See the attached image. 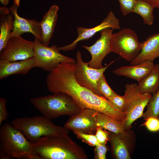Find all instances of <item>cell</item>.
Segmentation results:
<instances>
[{
    "mask_svg": "<svg viewBox=\"0 0 159 159\" xmlns=\"http://www.w3.org/2000/svg\"><path fill=\"white\" fill-rule=\"evenodd\" d=\"M75 63H61L49 72L46 81L49 91L53 94H68L82 109H90L107 115L110 114L113 108L108 100L77 82L74 74Z\"/></svg>",
    "mask_w": 159,
    "mask_h": 159,
    "instance_id": "1",
    "label": "cell"
},
{
    "mask_svg": "<svg viewBox=\"0 0 159 159\" xmlns=\"http://www.w3.org/2000/svg\"><path fill=\"white\" fill-rule=\"evenodd\" d=\"M32 143L28 159H88L83 149L68 134L44 136Z\"/></svg>",
    "mask_w": 159,
    "mask_h": 159,
    "instance_id": "2",
    "label": "cell"
},
{
    "mask_svg": "<svg viewBox=\"0 0 159 159\" xmlns=\"http://www.w3.org/2000/svg\"><path fill=\"white\" fill-rule=\"evenodd\" d=\"M30 102L43 116L50 119L74 115L82 109L70 96L62 92L31 98Z\"/></svg>",
    "mask_w": 159,
    "mask_h": 159,
    "instance_id": "3",
    "label": "cell"
},
{
    "mask_svg": "<svg viewBox=\"0 0 159 159\" xmlns=\"http://www.w3.org/2000/svg\"><path fill=\"white\" fill-rule=\"evenodd\" d=\"M32 145L22 132L11 123H6L1 126L0 159L28 158Z\"/></svg>",
    "mask_w": 159,
    "mask_h": 159,
    "instance_id": "4",
    "label": "cell"
},
{
    "mask_svg": "<svg viewBox=\"0 0 159 159\" xmlns=\"http://www.w3.org/2000/svg\"><path fill=\"white\" fill-rule=\"evenodd\" d=\"M11 123L20 130L32 143L47 136L68 134L69 130L64 127L57 125L44 116L23 117L16 118Z\"/></svg>",
    "mask_w": 159,
    "mask_h": 159,
    "instance_id": "5",
    "label": "cell"
},
{
    "mask_svg": "<svg viewBox=\"0 0 159 159\" xmlns=\"http://www.w3.org/2000/svg\"><path fill=\"white\" fill-rule=\"evenodd\" d=\"M152 94L142 92L138 84H127L125 85L123 112L126 117L124 121L125 129H130L133 122L142 117L143 111Z\"/></svg>",
    "mask_w": 159,
    "mask_h": 159,
    "instance_id": "6",
    "label": "cell"
},
{
    "mask_svg": "<svg viewBox=\"0 0 159 159\" xmlns=\"http://www.w3.org/2000/svg\"><path fill=\"white\" fill-rule=\"evenodd\" d=\"M142 46L136 32L129 28H124L113 33L110 40L111 52L118 54L128 62H131L138 56Z\"/></svg>",
    "mask_w": 159,
    "mask_h": 159,
    "instance_id": "7",
    "label": "cell"
},
{
    "mask_svg": "<svg viewBox=\"0 0 159 159\" xmlns=\"http://www.w3.org/2000/svg\"><path fill=\"white\" fill-rule=\"evenodd\" d=\"M33 42V57L36 67L50 72L61 63L76 62V60L61 54L56 45L51 47L46 46L35 37Z\"/></svg>",
    "mask_w": 159,
    "mask_h": 159,
    "instance_id": "8",
    "label": "cell"
},
{
    "mask_svg": "<svg viewBox=\"0 0 159 159\" xmlns=\"http://www.w3.org/2000/svg\"><path fill=\"white\" fill-rule=\"evenodd\" d=\"M76 58L74 74L77 82L95 94L102 96L98 89L99 81L106 69L117 59L112 61L105 67L96 69L90 67L88 62L83 61L80 51L77 52Z\"/></svg>",
    "mask_w": 159,
    "mask_h": 159,
    "instance_id": "9",
    "label": "cell"
},
{
    "mask_svg": "<svg viewBox=\"0 0 159 159\" xmlns=\"http://www.w3.org/2000/svg\"><path fill=\"white\" fill-rule=\"evenodd\" d=\"M34 48L33 41L25 39L21 36L11 37L0 52V59L13 62L33 58Z\"/></svg>",
    "mask_w": 159,
    "mask_h": 159,
    "instance_id": "10",
    "label": "cell"
},
{
    "mask_svg": "<svg viewBox=\"0 0 159 159\" xmlns=\"http://www.w3.org/2000/svg\"><path fill=\"white\" fill-rule=\"evenodd\" d=\"M109 141L112 157L116 159H130L134 150L135 135L130 129L115 133L109 131Z\"/></svg>",
    "mask_w": 159,
    "mask_h": 159,
    "instance_id": "11",
    "label": "cell"
},
{
    "mask_svg": "<svg viewBox=\"0 0 159 159\" xmlns=\"http://www.w3.org/2000/svg\"><path fill=\"white\" fill-rule=\"evenodd\" d=\"M99 112L90 109H84L70 117L64 127L74 133L81 132L93 134L98 126L97 116Z\"/></svg>",
    "mask_w": 159,
    "mask_h": 159,
    "instance_id": "12",
    "label": "cell"
},
{
    "mask_svg": "<svg viewBox=\"0 0 159 159\" xmlns=\"http://www.w3.org/2000/svg\"><path fill=\"white\" fill-rule=\"evenodd\" d=\"M108 28H111L113 30L120 29L119 20L112 11L109 13L100 24L95 27L91 28L83 27H77V38L70 44L58 47V49L59 51H63L73 50L75 48L80 41L88 40L97 33Z\"/></svg>",
    "mask_w": 159,
    "mask_h": 159,
    "instance_id": "13",
    "label": "cell"
},
{
    "mask_svg": "<svg viewBox=\"0 0 159 159\" xmlns=\"http://www.w3.org/2000/svg\"><path fill=\"white\" fill-rule=\"evenodd\" d=\"M113 30L108 28L100 32V37L91 46L82 45L91 54V58L88 62V65L91 67L100 69L103 67L102 62L105 57L111 52L110 40Z\"/></svg>",
    "mask_w": 159,
    "mask_h": 159,
    "instance_id": "14",
    "label": "cell"
},
{
    "mask_svg": "<svg viewBox=\"0 0 159 159\" xmlns=\"http://www.w3.org/2000/svg\"><path fill=\"white\" fill-rule=\"evenodd\" d=\"M19 5L14 1L9 9L14 18L13 28L11 37L21 36L25 33H30L40 41L42 30L40 22L35 19H28L20 16L18 14Z\"/></svg>",
    "mask_w": 159,
    "mask_h": 159,
    "instance_id": "15",
    "label": "cell"
},
{
    "mask_svg": "<svg viewBox=\"0 0 159 159\" xmlns=\"http://www.w3.org/2000/svg\"><path fill=\"white\" fill-rule=\"evenodd\" d=\"M34 57L26 60L11 62L0 59V80L13 74L25 75L36 67Z\"/></svg>",
    "mask_w": 159,
    "mask_h": 159,
    "instance_id": "16",
    "label": "cell"
},
{
    "mask_svg": "<svg viewBox=\"0 0 159 159\" xmlns=\"http://www.w3.org/2000/svg\"><path fill=\"white\" fill-rule=\"evenodd\" d=\"M154 65L153 61L146 60L136 64L120 67L112 72L117 76L126 77L139 82L149 73Z\"/></svg>",
    "mask_w": 159,
    "mask_h": 159,
    "instance_id": "17",
    "label": "cell"
},
{
    "mask_svg": "<svg viewBox=\"0 0 159 159\" xmlns=\"http://www.w3.org/2000/svg\"><path fill=\"white\" fill-rule=\"evenodd\" d=\"M142 43L140 52L130 65L136 64L146 60L153 62L159 57V33L149 36Z\"/></svg>",
    "mask_w": 159,
    "mask_h": 159,
    "instance_id": "18",
    "label": "cell"
},
{
    "mask_svg": "<svg viewBox=\"0 0 159 159\" xmlns=\"http://www.w3.org/2000/svg\"><path fill=\"white\" fill-rule=\"evenodd\" d=\"M59 7L52 5L43 16L40 22L41 30V42L44 45L48 46L54 33L58 18Z\"/></svg>",
    "mask_w": 159,
    "mask_h": 159,
    "instance_id": "19",
    "label": "cell"
},
{
    "mask_svg": "<svg viewBox=\"0 0 159 159\" xmlns=\"http://www.w3.org/2000/svg\"><path fill=\"white\" fill-rule=\"evenodd\" d=\"M0 52L5 47L9 39L13 28L14 18L9 8H0Z\"/></svg>",
    "mask_w": 159,
    "mask_h": 159,
    "instance_id": "20",
    "label": "cell"
},
{
    "mask_svg": "<svg viewBox=\"0 0 159 159\" xmlns=\"http://www.w3.org/2000/svg\"><path fill=\"white\" fill-rule=\"evenodd\" d=\"M138 85L143 92L153 94L159 88V64H154L149 73Z\"/></svg>",
    "mask_w": 159,
    "mask_h": 159,
    "instance_id": "21",
    "label": "cell"
},
{
    "mask_svg": "<svg viewBox=\"0 0 159 159\" xmlns=\"http://www.w3.org/2000/svg\"><path fill=\"white\" fill-rule=\"evenodd\" d=\"M97 125L115 133L122 132L126 130L124 122L99 112L97 116Z\"/></svg>",
    "mask_w": 159,
    "mask_h": 159,
    "instance_id": "22",
    "label": "cell"
},
{
    "mask_svg": "<svg viewBox=\"0 0 159 159\" xmlns=\"http://www.w3.org/2000/svg\"><path fill=\"white\" fill-rule=\"evenodd\" d=\"M154 8L145 0H138L133 9L132 13L138 14L143 19L144 24L150 25L154 19L153 14Z\"/></svg>",
    "mask_w": 159,
    "mask_h": 159,
    "instance_id": "23",
    "label": "cell"
},
{
    "mask_svg": "<svg viewBox=\"0 0 159 159\" xmlns=\"http://www.w3.org/2000/svg\"><path fill=\"white\" fill-rule=\"evenodd\" d=\"M142 117L145 120L149 117L159 118V88L152 94Z\"/></svg>",
    "mask_w": 159,
    "mask_h": 159,
    "instance_id": "24",
    "label": "cell"
},
{
    "mask_svg": "<svg viewBox=\"0 0 159 159\" xmlns=\"http://www.w3.org/2000/svg\"><path fill=\"white\" fill-rule=\"evenodd\" d=\"M98 87L101 96L107 100L116 94L107 83L104 74L102 77L99 81Z\"/></svg>",
    "mask_w": 159,
    "mask_h": 159,
    "instance_id": "25",
    "label": "cell"
},
{
    "mask_svg": "<svg viewBox=\"0 0 159 159\" xmlns=\"http://www.w3.org/2000/svg\"><path fill=\"white\" fill-rule=\"evenodd\" d=\"M122 14L125 16L132 13L134 6L138 0H118Z\"/></svg>",
    "mask_w": 159,
    "mask_h": 159,
    "instance_id": "26",
    "label": "cell"
},
{
    "mask_svg": "<svg viewBox=\"0 0 159 159\" xmlns=\"http://www.w3.org/2000/svg\"><path fill=\"white\" fill-rule=\"evenodd\" d=\"M78 138L89 145L95 146L98 145L99 143L97 142L95 135L93 134H86L81 132L74 133Z\"/></svg>",
    "mask_w": 159,
    "mask_h": 159,
    "instance_id": "27",
    "label": "cell"
},
{
    "mask_svg": "<svg viewBox=\"0 0 159 159\" xmlns=\"http://www.w3.org/2000/svg\"><path fill=\"white\" fill-rule=\"evenodd\" d=\"M145 120L142 125L145 126L148 130L152 132L159 131V118L151 117Z\"/></svg>",
    "mask_w": 159,
    "mask_h": 159,
    "instance_id": "28",
    "label": "cell"
},
{
    "mask_svg": "<svg viewBox=\"0 0 159 159\" xmlns=\"http://www.w3.org/2000/svg\"><path fill=\"white\" fill-rule=\"evenodd\" d=\"M108 100L116 110L123 112L125 100L123 96L120 95L116 93Z\"/></svg>",
    "mask_w": 159,
    "mask_h": 159,
    "instance_id": "29",
    "label": "cell"
},
{
    "mask_svg": "<svg viewBox=\"0 0 159 159\" xmlns=\"http://www.w3.org/2000/svg\"><path fill=\"white\" fill-rule=\"evenodd\" d=\"M95 136L99 143L106 145L109 141V131L100 127H98L95 132Z\"/></svg>",
    "mask_w": 159,
    "mask_h": 159,
    "instance_id": "30",
    "label": "cell"
},
{
    "mask_svg": "<svg viewBox=\"0 0 159 159\" xmlns=\"http://www.w3.org/2000/svg\"><path fill=\"white\" fill-rule=\"evenodd\" d=\"M108 148L106 145L99 144L94 149L95 159H105Z\"/></svg>",
    "mask_w": 159,
    "mask_h": 159,
    "instance_id": "31",
    "label": "cell"
},
{
    "mask_svg": "<svg viewBox=\"0 0 159 159\" xmlns=\"http://www.w3.org/2000/svg\"><path fill=\"white\" fill-rule=\"evenodd\" d=\"M7 100L4 98L0 99V125L2 122L7 120L9 116L6 107Z\"/></svg>",
    "mask_w": 159,
    "mask_h": 159,
    "instance_id": "32",
    "label": "cell"
},
{
    "mask_svg": "<svg viewBox=\"0 0 159 159\" xmlns=\"http://www.w3.org/2000/svg\"><path fill=\"white\" fill-rule=\"evenodd\" d=\"M154 8L159 9V0H145Z\"/></svg>",
    "mask_w": 159,
    "mask_h": 159,
    "instance_id": "33",
    "label": "cell"
},
{
    "mask_svg": "<svg viewBox=\"0 0 159 159\" xmlns=\"http://www.w3.org/2000/svg\"><path fill=\"white\" fill-rule=\"evenodd\" d=\"M1 4L4 6H6L9 3V0H0Z\"/></svg>",
    "mask_w": 159,
    "mask_h": 159,
    "instance_id": "34",
    "label": "cell"
}]
</instances>
